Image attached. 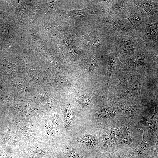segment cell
I'll list each match as a JSON object with an SVG mask.
<instances>
[{"label": "cell", "mask_w": 158, "mask_h": 158, "mask_svg": "<svg viewBox=\"0 0 158 158\" xmlns=\"http://www.w3.org/2000/svg\"><path fill=\"white\" fill-rule=\"evenodd\" d=\"M113 40L116 45L118 54L124 57L135 50L145 45L139 36H130L117 33L112 34Z\"/></svg>", "instance_id": "obj_2"}, {"label": "cell", "mask_w": 158, "mask_h": 158, "mask_svg": "<svg viewBox=\"0 0 158 158\" xmlns=\"http://www.w3.org/2000/svg\"><path fill=\"white\" fill-rule=\"evenodd\" d=\"M107 99L117 105L122 109L124 114L127 118L131 119L133 118L136 111L131 106L126 103L116 102L108 99Z\"/></svg>", "instance_id": "obj_15"}, {"label": "cell", "mask_w": 158, "mask_h": 158, "mask_svg": "<svg viewBox=\"0 0 158 158\" xmlns=\"http://www.w3.org/2000/svg\"><path fill=\"white\" fill-rule=\"evenodd\" d=\"M115 158H136L130 154L124 152H118L115 155Z\"/></svg>", "instance_id": "obj_23"}, {"label": "cell", "mask_w": 158, "mask_h": 158, "mask_svg": "<svg viewBox=\"0 0 158 158\" xmlns=\"http://www.w3.org/2000/svg\"><path fill=\"white\" fill-rule=\"evenodd\" d=\"M19 150L17 152H11L18 154L25 158H47L50 154L49 150L43 147L39 143L36 142L26 149Z\"/></svg>", "instance_id": "obj_6"}, {"label": "cell", "mask_w": 158, "mask_h": 158, "mask_svg": "<svg viewBox=\"0 0 158 158\" xmlns=\"http://www.w3.org/2000/svg\"><path fill=\"white\" fill-rule=\"evenodd\" d=\"M106 15L119 16L131 9L136 5L133 0H111L108 2Z\"/></svg>", "instance_id": "obj_5"}, {"label": "cell", "mask_w": 158, "mask_h": 158, "mask_svg": "<svg viewBox=\"0 0 158 158\" xmlns=\"http://www.w3.org/2000/svg\"><path fill=\"white\" fill-rule=\"evenodd\" d=\"M102 18L103 25L112 34L117 33L127 36H138L129 21L117 15H106Z\"/></svg>", "instance_id": "obj_1"}, {"label": "cell", "mask_w": 158, "mask_h": 158, "mask_svg": "<svg viewBox=\"0 0 158 158\" xmlns=\"http://www.w3.org/2000/svg\"><path fill=\"white\" fill-rule=\"evenodd\" d=\"M138 6L142 8L148 17L149 23L158 22V0H134Z\"/></svg>", "instance_id": "obj_7"}, {"label": "cell", "mask_w": 158, "mask_h": 158, "mask_svg": "<svg viewBox=\"0 0 158 158\" xmlns=\"http://www.w3.org/2000/svg\"><path fill=\"white\" fill-rule=\"evenodd\" d=\"M79 142L89 145H93L96 142L95 136L92 135H88L81 137L79 140Z\"/></svg>", "instance_id": "obj_19"}, {"label": "cell", "mask_w": 158, "mask_h": 158, "mask_svg": "<svg viewBox=\"0 0 158 158\" xmlns=\"http://www.w3.org/2000/svg\"><path fill=\"white\" fill-rule=\"evenodd\" d=\"M13 127L15 128L16 134L22 136L23 139L30 142H37V139L29 127L25 125L20 121H13Z\"/></svg>", "instance_id": "obj_9"}, {"label": "cell", "mask_w": 158, "mask_h": 158, "mask_svg": "<svg viewBox=\"0 0 158 158\" xmlns=\"http://www.w3.org/2000/svg\"><path fill=\"white\" fill-rule=\"evenodd\" d=\"M108 50L110 56L108 62V68L106 74L107 85L111 76L119 64L116 45L114 41L110 46Z\"/></svg>", "instance_id": "obj_8"}, {"label": "cell", "mask_w": 158, "mask_h": 158, "mask_svg": "<svg viewBox=\"0 0 158 158\" xmlns=\"http://www.w3.org/2000/svg\"><path fill=\"white\" fill-rule=\"evenodd\" d=\"M103 146L108 149L112 148L115 145L113 139L107 134L103 135L102 138Z\"/></svg>", "instance_id": "obj_18"}, {"label": "cell", "mask_w": 158, "mask_h": 158, "mask_svg": "<svg viewBox=\"0 0 158 158\" xmlns=\"http://www.w3.org/2000/svg\"><path fill=\"white\" fill-rule=\"evenodd\" d=\"M115 114L114 111L108 108H105L101 109L99 112V116L103 118H108L114 116Z\"/></svg>", "instance_id": "obj_20"}, {"label": "cell", "mask_w": 158, "mask_h": 158, "mask_svg": "<svg viewBox=\"0 0 158 158\" xmlns=\"http://www.w3.org/2000/svg\"><path fill=\"white\" fill-rule=\"evenodd\" d=\"M52 123L55 128L58 130L59 126V121L57 117H52Z\"/></svg>", "instance_id": "obj_25"}, {"label": "cell", "mask_w": 158, "mask_h": 158, "mask_svg": "<svg viewBox=\"0 0 158 158\" xmlns=\"http://www.w3.org/2000/svg\"><path fill=\"white\" fill-rule=\"evenodd\" d=\"M142 140L140 145L133 151L134 154L137 155H145L148 151L150 147V141H147L145 138L143 130H142Z\"/></svg>", "instance_id": "obj_14"}, {"label": "cell", "mask_w": 158, "mask_h": 158, "mask_svg": "<svg viewBox=\"0 0 158 158\" xmlns=\"http://www.w3.org/2000/svg\"><path fill=\"white\" fill-rule=\"evenodd\" d=\"M4 139L5 142L13 146L19 147L21 145L16 133L9 129L4 132Z\"/></svg>", "instance_id": "obj_13"}, {"label": "cell", "mask_w": 158, "mask_h": 158, "mask_svg": "<svg viewBox=\"0 0 158 158\" xmlns=\"http://www.w3.org/2000/svg\"></svg>", "instance_id": "obj_27"}, {"label": "cell", "mask_w": 158, "mask_h": 158, "mask_svg": "<svg viewBox=\"0 0 158 158\" xmlns=\"http://www.w3.org/2000/svg\"><path fill=\"white\" fill-rule=\"evenodd\" d=\"M133 129L129 125L124 126L122 130L121 142L123 144L130 145L135 142L132 134Z\"/></svg>", "instance_id": "obj_12"}, {"label": "cell", "mask_w": 158, "mask_h": 158, "mask_svg": "<svg viewBox=\"0 0 158 158\" xmlns=\"http://www.w3.org/2000/svg\"><path fill=\"white\" fill-rule=\"evenodd\" d=\"M118 16L121 18L128 19L137 35L139 36L143 32L147 25L149 23L145 11L136 5L125 13Z\"/></svg>", "instance_id": "obj_3"}, {"label": "cell", "mask_w": 158, "mask_h": 158, "mask_svg": "<svg viewBox=\"0 0 158 158\" xmlns=\"http://www.w3.org/2000/svg\"><path fill=\"white\" fill-rule=\"evenodd\" d=\"M106 134L113 139L114 142H119L121 140L122 130L119 127L115 126L109 128Z\"/></svg>", "instance_id": "obj_16"}, {"label": "cell", "mask_w": 158, "mask_h": 158, "mask_svg": "<svg viewBox=\"0 0 158 158\" xmlns=\"http://www.w3.org/2000/svg\"><path fill=\"white\" fill-rule=\"evenodd\" d=\"M0 158H13L8 155L0 147Z\"/></svg>", "instance_id": "obj_26"}, {"label": "cell", "mask_w": 158, "mask_h": 158, "mask_svg": "<svg viewBox=\"0 0 158 158\" xmlns=\"http://www.w3.org/2000/svg\"><path fill=\"white\" fill-rule=\"evenodd\" d=\"M74 118L73 110L69 107H67L65 110L64 120L67 127L70 126L72 123Z\"/></svg>", "instance_id": "obj_17"}, {"label": "cell", "mask_w": 158, "mask_h": 158, "mask_svg": "<svg viewBox=\"0 0 158 158\" xmlns=\"http://www.w3.org/2000/svg\"><path fill=\"white\" fill-rule=\"evenodd\" d=\"M158 22L148 24L139 36L146 46L150 48L158 49Z\"/></svg>", "instance_id": "obj_4"}, {"label": "cell", "mask_w": 158, "mask_h": 158, "mask_svg": "<svg viewBox=\"0 0 158 158\" xmlns=\"http://www.w3.org/2000/svg\"><path fill=\"white\" fill-rule=\"evenodd\" d=\"M140 120V122L147 128L148 132L147 137L149 141H151L154 133L157 130L158 124V110L155 107L154 112L153 115L151 117H143Z\"/></svg>", "instance_id": "obj_10"}, {"label": "cell", "mask_w": 158, "mask_h": 158, "mask_svg": "<svg viewBox=\"0 0 158 158\" xmlns=\"http://www.w3.org/2000/svg\"><path fill=\"white\" fill-rule=\"evenodd\" d=\"M141 87L140 82L138 80L135 81L126 91L122 93V96L129 100L136 99L140 94Z\"/></svg>", "instance_id": "obj_11"}, {"label": "cell", "mask_w": 158, "mask_h": 158, "mask_svg": "<svg viewBox=\"0 0 158 158\" xmlns=\"http://www.w3.org/2000/svg\"><path fill=\"white\" fill-rule=\"evenodd\" d=\"M68 156L70 158H82L80 154L73 150H70L68 152Z\"/></svg>", "instance_id": "obj_24"}, {"label": "cell", "mask_w": 158, "mask_h": 158, "mask_svg": "<svg viewBox=\"0 0 158 158\" xmlns=\"http://www.w3.org/2000/svg\"><path fill=\"white\" fill-rule=\"evenodd\" d=\"M134 77L133 74L128 73L122 77L120 80L119 84L121 85H125L132 81Z\"/></svg>", "instance_id": "obj_21"}, {"label": "cell", "mask_w": 158, "mask_h": 158, "mask_svg": "<svg viewBox=\"0 0 158 158\" xmlns=\"http://www.w3.org/2000/svg\"><path fill=\"white\" fill-rule=\"evenodd\" d=\"M54 126L50 121H47L45 124V130L46 133L49 136H52L54 133Z\"/></svg>", "instance_id": "obj_22"}]
</instances>
